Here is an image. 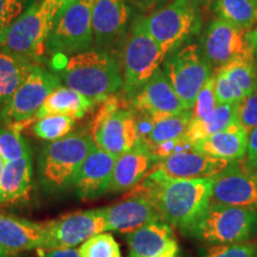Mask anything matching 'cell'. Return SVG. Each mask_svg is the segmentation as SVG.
Returning a JSON list of instances; mask_svg holds the SVG:
<instances>
[{
    "instance_id": "ba28073f",
    "label": "cell",
    "mask_w": 257,
    "mask_h": 257,
    "mask_svg": "<svg viewBox=\"0 0 257 257\" xmlns=\"http://www.w3.org/2000/svg\"><path fill=\"white\" fill-rule=\"evenodd\" d=\"M166 53L150 34L142 21L136 19L131 25L121 56L123 91L128 102L160 68Z\"/></svg>"
},
{
    "instance_id": "9a60e30c",
    "label": "cell",
    "mask_w": 257,
    "mask_h": 257,
    "mask_svg": "<svg viewBox=\"0 0 257 257\" xmlns=\"http://www.w3.org/2000/svg\"><path fill=\"white\" fill-rule=\"evenodd\" d=\"M130 15L126 0H93L92 27L96 49L111 51L123 42Z\"/></svg>"
},
{
    "instance_id": "8d00e7d4",
    "label": "cell",
    "mask_w": 257,
    "mask_h": 257,
    "mask_svg": "<svg viewBox=\"0 0 257 257\" xmlns=\"http://www.w3.org/2000/svg\"><path fill=\"white\" fill-rule=\"evenodd\" d=\"M237 119L248 134L257 126V89L237 104Z\"/></svg>"
},
{
    "instance_id": "4dcf8cb0",
    "label": "cell",
    "mask_w": 257,
    "mask_h": 257,
    "mask_svg": "<svg viewBox=\"0 0 257 257\" xmlns=\"http://www.w3.org/2000/svg\"><path fill=\"white\" fill-rule=\"evenodd\" d=\"M76 126V121L67 115H47L37 119L32 125V133L44 141H57L72 134Z\"/></svg>"
},
{
    "instance_id": "f6af8a7d",
    "label": "cell",
    "mask_w": 257,
    "mask_h": 257,
    "mask_svg": "<svg viewBox=\"0 0 257 257\" xmlns=\"http://www.w3.org/2000/svg\"><path fill=\"white\" fill-rule=\"evenodd\" d=\"M5 166V161L2 159V156H0V175H2V172H3V168H4Z\"/></svg>"
},
{
    "instance_id": "7c38bea8",
    "label": "cell",
    "mask_w": 257,
    "mask_h": 257,
    "mask_svg": "<svg viewBox=\"0 0 257 257\" xmlns=\"http://www.w3.org/2000/svg\"><path fill=\"white\" fill-rule=\"evenodd\" d=\"M200 46L217 70L240 57L253 55L252 31L216 18L207 24Z\"/></svg>"
},
{
    "instance_id": "4fadbf2b",
    "label": "cell",
    "mask_w": 257,
    "mask_h": 257,
    "mask_svg": "<svg viewBox=\"0 0 257 257\" xmlns=\"http://www.w3.org/2000/svg\"><path fill=\"white\" fill-rule=\"evenodd\" d=\"M44 225L46 243L41 249L74 248L95 234L107 231L106 207L73 212Z\"/></svg>"
},
{
    "instance_id": "8fae6325",
    "label": "cell",
    "mask_w": 257,
    "mask_h": 257,
    "mask_svg": "<svg viewBox=\"0 0 257 257\" xmlns=\"http://www.w3.org/2000/svg\"><path fill=\"white\" fill-rule=\"evenodd\" d=\"M61 79L43 67H34L9 104L0 112V123L21 131L35 120V115L50 93L60 87Z\"/></svg>"
},
{
    "instance_id": "30bf717a",
    "label": "cell",
    "mask_w": 257,
    "mask_h": 257,
    "mask_svg": "<svg viewBox=\"0 0 257 257\" xmlns=\"http://www.w3.org/2000/svg\"><path fill=\"white\" fill-rule=\"evenodd\" d=\"M93 0H75L57 16L47 40L51 55L73 56L94 44L92 27Z\"/></svg>"
},
{
    "instance_id": "6da1fadb",
    "label": "cell",
    "mask_w": 257,
    "mask_h": 257,
    "mask_svg": "<svg viewBox=\"0 0 257 257\" xmlns=\"http://www.w3.org/2000/svg\"><path fill=\"white\" fill-rule=\"evenodd\" d=\"M214 178L166 179L149 172L126 197L148 199L163 220L189 233L210 206Z\"/></svg>"
},
{
    "instance_id": "83f0119b",
    "label": "cell",
    "mask_w": 257,
    "mask_h": 257,
    "mask_svg": "<svg viewBox=\"0 0 257 257\" xmlns=\"http://www.w3.org/2000/svg\"><path fill=\"white\" fill-rule=\"evenodd\" d=\"M192 118V110H185L176 114L152 117L153 123L150 131L146 138L141 141L149 147H154L181 140L185 137Z\"/></svg>"
},
{
    "instance_id": "ee69618b",
    "label": "cell",
    "mask_w": 257,
    "mask_h": 257,
    "mask_svg": "<svg viewBox=\"0 0 257 257\" xmlns=\"http://www.w3.org/2000/svg\"><path fill=\"white\" fill-rule=\"evenodd\" d=\"M10 256H11V255H9V253L6 252L5 250L2 248V246H0V257H10Z\"/></svg>"
},
{
    "instance_id": "f546056e",
    "label": "cell",
    "mask_w": 257,
    "mask_h": 257,
    "mask_svg": "<svg viewBox=\"0 0 257 257\" xmlns=\"http://www.w3.org/2000/svg\"><path fill=\"white\" fill-rule=\"evenodd\" d=\"M213 11L217 18L236 27L250 31L257 28V6L250 0H214Z\"/></svg>"
},
{
    "instance_id": "4316f807",
    "label": "cell",
    "mask_w": 257,
    "mask_h": 257,
    "mask_svg": "<svg viewBox=\"0 0 257 257\" xmlns=\"http://www.w3.org/2000/svg\"><path fill=\"white\" fill-rule=\"evenodd\" d=\"M234 123L237 119V104L217 105V107L201 119H192L186 131L185 140L193 144L204 140L211 135H214L225 130Z\"/></svg>"
},
{
    "instance_id": "cb8c5ba5",
    "label": "cell",
    "mask_w": 257,
    "mask_h": 257,
    "mask_svg": "<svg viewBox=\"0 0 257 257\" xmlns=\"http://www.w3.org/2000/svg\"><path fill=\"white\" fill-rule=\"evenodd\" d=\"M174 239L172 225L156 220L127 234L128 257H153L168 248Z\"/></svg>"
},
{
    "instance_id": "484cf974",
    "label": "cell",
    "mask_w": 257,
    "mask_h": 257,
    "mask_svg": "<svg viewBox=\"0 0 257 257\" xmlns=\"http://www.w3.org/2000/svg\"><path fill=\"white\" fill-rule=\"evenodd\" d=\"M40 63L0 48V112Z\"/></svg>"
},
{
    "instance_id": "836d02e7",
    "label": "cell",
    "mask_w": 257,
    "mask_h": 257,
    "mask_svg": "<svg viewBox=\"0 0 257 257\" xmlns=\"http://www.w3.org/2000/svg\"><path fill=\"white\" fill-rule=\"evenodd\" d=\"M201 257H257V240L214 244L205 250Z\"/></svg>"
},
{
    "instance_id": "74e56055",
    "label": "cell",
    "mask_w": 257,
    "mask_h": 257,
    "mask_svg": "<svg viewBox=\"0 0 257 257\" xmlns=\"http://www.w3.org/2000/svg\"><path fill=\"white\" fill-rule=\"evenodd\" d=\"M246 166L257 175V126L249 134L246 148Z\"/></svg>"
},
{
    "instance_id": "603a6c76",
    "label": "cell",
    "mask_w": 257,
    "mask_h": 257,
    "mask_svg": "<svg viewBox=\"0 0 257 257\" xmlns=\"http://www.w3.org/2000/svg\"><path fill=\"white\" fill-rule=\"evenodd\" d=\"M32 186L31 155L5 162L0 175V204L11 205L28 200Z\"/></svg>"
},
{
    "instance_id": "b9f144b4",
    "label": "cell",
    "mask_w": 257,
    "mask_h": 257,
    "mask_svg": "<svg viewBox=\"0 0 257 257\" xmlns=\"http://www.w3.org/2000/svg\"><path fill=\"white\" fill-rule=\"evenodd\" d=\"M178 251H179L178 243H176V240H173V242L169 244V246L165 250V251H162L161 253H159V255H155L153 257H176V255H178Z\"/></svg>"
},
{
    "instance_id": "3957f363",
    "label": "cell",
    "mask_w": 257,
    "mask_h": 257,
    "mask_svg": "<svg viewBox=\"0 0 257 257\" xmlns=\"http://www.w3.org/2000/svg\"><path fill=\"white\" fill-rule=\"evenodd\" d=\"M207 4L208 0H172L141 21L168 55L201 30Z\"/></svg>"
},
{
    "instance_id": "d4e9b609",
    "label": "cell",
    "mask_w": 257,
    "mask_h": 257,
    "mask_svg": "<svg viewBox=\"0 0 257 257\" xmlns=\"http://www.w3.org/2000/svg\"><path fill=\"white\" fill-rule=\"evenodd\" d=\"M96 102L81 93L74 91L67 86H60L50 93L40 110L37 111L35 119L47 115H67L73 119H81L94 107Z\"/></svg>"
},
{
    "instance_id": "ac0fdd59",
    "label": "cell",
    "mask_w": 257,
    "mask_h": 257,
    "mask_svg": "<svg viewBox=\"0 0 257 257\" xmlns=\"http://www.w3.org/2000/svg\"><path fill=\"white\" fill-rule=\"evenodd\" d=\"M118 156L106 152L96 144L82 162L74 187L82 200H92L108 192Z\"/></svg>"
},
{
    "instance_id": "e0dca14e",
    "label": "cell",
    "mask_w": 257,
    "mask_h": 257,
    "mask_svg": "<svg viewBox=\"0 0 257 257\" xmlns=\"http://www.w3.org/2000/svg\"><path fill=\"white\" fill-rule=\"evenodd\" d=\"M128 105L136 113L149 117L176 114L187 110L161 67L136 95L128 100Z\"/></svg>"
},
{
    "instance_id": "ffe728a7",
    "label": "cell",
    "mask_w": 257,
    "mask_h": 257,
    "mask_svg": "<svg viewBox=\"0 0 257 257\" xmlns=\"http://www.w3.org/2000/svg\"><path fill=\"white\" fill-rule=\"evenodd\" d=\"M46 243V225L0 212V246L9 255L37 250Z\"/></svg>"
},
{
    "instance_id": "d6986e66",
    "label": "cell",
    "mask_w": 257,
    "mask_h": 257,
    "mask_svg": "<svg viewBox=\"0 0 257 257\" xmlns=\"http://www.w3.org/2000/svg\"><path fill=\"white\" fill-rule=\"evenodd\" d=\"M157 159L143 141L138 140L130 150L118 156L108 192L121 193L133 189L149 174Z\"/></svg>"
},
{
    "instance_id": "7a4b0ae2",
    "label": "cell",
    "mask_w": 257,
    "mask_h": 257,
    "mask_svg": "<svg viewBox=\"0 0 257 257\" xmlns=\"http://www.w3.org/2000/svg\"><path fill=\"white\" fill-rule=\"evenodd\" d=\"M67 87L96 104L123 88V72L111 51L86 50L70 56L57 74Z\"/></svg>"
},
{
    "instance_id": "5b68a950",
    "label": "cell",
    "mask_w": 257,
    "mask_h": 257,
    "mask_svg": "<svg viewBox=\"0 0 257 257\" xmlns=\"http://www.w3.org/2000/svg\"><path fill=\"white\" fill-rule=\"evenodd\" d=\"M189 234L206 244H230L257 237V210L211 202Z\"/></svg>"
},
{
    "instance_id": "1f68e13d",
    "label": "cell",
    "mask_w": 257,
    "mask_h": 257,
    "mask_svg": "<svg viewBox=\"0 0 257 257\" xmlns=\"http://www.w3.org/2000/svg\"><path fill=\"white\" fill-rule=\"evenodd\" d=\"M81 257H121L120 246L110 233H98L79 248Z\"/></svg>"
},
{
    "instance_id": "f1b7e54d",
    "label": "cell",
    "mask_w": 257,
    "mask_h": 257,
    "mask_svg": "<svg viewBox=\"0 0 257 257\" xmlns=\"http://www.w3.org/2000/svg\"><path fill=\"white\" fill-rule=\"evenodd\" d=\"M217 70H220L226 76L239 101L257 89V64L255 55L240 57Z\"/></svg>"
},
{
    "instance_id": "ab89813d",
    "label": "cell",
    "mask_w": 257,
    "mask_h": 257,
    "mask_svg": "<svg viewBox=\"0 0 257 257\" xmlns=\"http://www.w3.org/2000/svg\"><path fill=\"white\" fill-rule=\"evenodd\" d=\"M127 4L133 5L134 8L142 12H152L155 11L156 8H162V5L167 3V0H126Z\"/></svg>"
},
{
    "instance_id": "bcb514c9",
    "label": "cell",
    "mask_w": 257,
    "mask_h": 257,
    "mask_svg": "<svg viewBox=\"0 0 257 257\" xmlns=\"http://www.w3.org/2000/svg\"><path fill=\"white\" fill-rule=\"evenodd\" d=\"M250 2H251L252 4H255L257 6V0H250Z\"/></svg>"
},
{
    "instance_id": "7bdbcfd3",
    "label": "cell",
    "mask_w": 257,
    "mask_h": 257,
    "mask_svg": "<svg viewBox=\"0 0 257 257\" xmlns=\"http://www.w3.org/2000/svg\"><path fill=\"white\" fill-rule=\"evenodd\" d=\"M252 41H253V55H255V61L257 64V28L252 30Z\"/></svg>"
},
{
    "instance_id": "e575fe53",
    "label": "cell",
    "mask_w": 257,
    "mask_h": 257,
    "mask_svg": "<svg viewBox=\"0 0 257 257\" xmlns=\"http://www.w3.org/2000/svg\"><path fill=\"white\" fill-rule=\"evenodd\" d=\"M36 0H0V42L6 31Z\"/></svg>"
},
{
    "instance_id": "60d3db41",
    "label": "cell",
    "mask_w": 257,
    "mask_h": 257,
    "mask_svg": "<svg viewBox=\"0 0 257 257\" xmlns=\"http://www.w3.org/2000/svg\"><path fill=\"white\" fill-rule=\"evenodd\" d=\"M44 2H47L51 8L55 10L57 12V16H59L64 9L68 8V6L70 4H73L75 0H44Z\"/></svg>"
},
{
    "instance_id": "52a82bcc",
    "label": "cell",
    "mask_w": 257,
    "mask_h": 257,
    "mask_svg": "<svg viewBox=\"0 0 257 257\" xmlns=\"http://www.w3.org/2000/svg\"><path fill=\"white\" fill-rule=\"evenodd\" d=\"M57 12L44 0L36 2L16 19L0 42V48L41 63Z\"/></svg>"
},
{
    "instance_id": "7402d4cb",
    "label": "cell",
    "mask_w": 257,
    "mask_h": 257,
    "mask_svg": "<svg viewBox=\"0 0 257 257\" xmlns=\"http://www.w3.org/2000/svg\"><path fill=\"white\" fill-rule=\"evenodd\" d=\"M249 134L239 123L193 144V149L227 161H239L246 155Z\"/></svg>"
},
{
    "instance_id": "9c48e42d",
    "label": "cell",
    "mask_w": 257,
    "mask_h": 257,
    "mask_svg": "<svg viewBox=\"0 0 257 257\" xmlns=\"http://www.w3.org/2000/svg\"><path fill=\"white\" fill-rule=\"evenodd\" d=\"M89 135L99 148L119 156L138 141L136 112L124 104L121 96H108L99 105Z\"/></svg>"
},
{
    "instance_id": "44dd1931",
    "label": "cell",
    "mask_w": 257,
    "mask_h": 257,
    "mask_svg": "<svg viewBox=\"0 0 257 257\" xmlns=\"http://www.w3.org/2000/svg\"><path fill=\"white\" fill-rule=\"evenodd\" d=\"M107 231L131 233L144 225L163 220L155 205L146 198L125 197L123 201L106 207Z\"/></svg>"
},
{
    "instance_id": "5bb4252c",
    "label": "cell",
    "mask_w": 257,
    "mask_h": 257,
    "mask_svg": "<svg viewBox=\"0 0 257 257\" xmlns=\"http://www.w3.org/2000/svg\"><path fill=\"white\" fill-rule=\"evenodd\" d=\"M234 162L236 161L221 160L195 149H188L159 160L150 172L166 179L214 178Z\"/></svg>"
},
{
    "instance_id": "d6a6232c",
    "label": "cell",
    "mask_w": 257,
    "mask_h": 257,
    "mask_svg": "<svg viewBox=\"0 0 257 257\" xmlns=\"http://www.w3.org/2000/svg\"><path fill=\"white\" fill-rule=\"evenodd\" d=\"M31 155L27 141L22 137L21 131L14 128L0 127V156L5 162Z\"/></svg>"
},
{
    "instance_id": "2e32d148",
    "label": "cell",
    "mask_w": 257,
    "mask_h": 257,
    "mask_svg": "<svg viewBox=\"0 0 257 257\" xmlns=\"http://www.w3.org/2000/svg\"><path fill=\"white\" fill-rule=\"evenodd\" d=\"M211 202L257 210V175L236 161L214 178Z\"/></svg>"
},
{
    "instance_id": "f35d334b",
    "label": "cell",
    "mask_w": 257,
    "mask_h": 257,
    "mask_svg": "<svg viewBox=\"0 0 257 257\" xmlns=\"http://www.w3.org/2000/svg\"><path fill=\"white\" fill-rule=\"evenodd\" d=\"M38 257H81L79 249L75 248H55L37 249Z\"/></svg>"
},
{
    "instance_id": "d590c367",
    "label": "cell",
    "mask_w": 257,
    "mask_h": 257,
    "mask_svg": "<svg viewBox=\"0 0 257 257\" xmlns=\"http://www.w3.org/2000/svg\"><path fill=\"white\" fill-rule=\"evenodd\" d=\"M214 83H216V72L207 80V82L205 83L199 93L197 101L192 108V119H201L217 107L218 102L216 93H214Z\"/></svg>"
},
{
    "instance_id": "8992f818",
    "label": "cell",
    "mask_w": 257,
    "mask_h": 257,
    "mask_svg": "<svg viewBox=\"0 0 257 257\" xmlns=\"http://www.w3.org/2000/svg\"><path fill=\"white\" fill-rule=\"evenodd\" d=\"M161 68L187 110H192L201 88L216 72L197 42L170 51Z\"/></svg>"
},
{
    "instance_id": "277c9868",
    "label": "cell",
    "mask_w": 257,
    "mask_h": 257,
    "mask_svg": "<svg viewBox=\"0 0 257 257\" xmlns=\"http://www.w3.org/2000/svg\"><path fill=\"white\" fill-rule=\"evenodd\" d=\"M94 144L89 134H70L48 143L38 157L42 186L51 192L74 186L82 162Z\"/></svg>"
}]
</instances>
